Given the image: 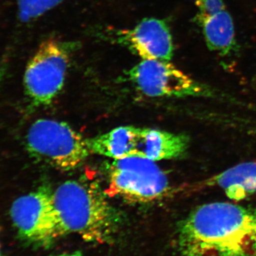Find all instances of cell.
I'll return each instance as SVG.
<instances>
[{
  "instance_id": "6da1fadb",
  "label": "cell",
  "mask_w": 256,
  "mask_h": 256,
  "mask_svg": "<svg viewBox=\"0 0 256 256\" xmlns=\"http://www.w3.org/2000/svg\"><path fill=\"white\" fill-rule=\"evenodd\" d=\"M178 242L184 256H256V208L202 205L180 224Z\"/></svg>"
},
{
  "instance_id": "7a4b0ae2",
  "label": "cell",
  "mask_w": 256,
  "mask_h": 256,
  "mask_svg": "<svg viewBox=\"0 0 256 256\" xmlns=\"http://www.w3.org/2000/svg\"><path fill=\"white\" fill-rule=\"evenodd\" d=\"M62 236L75 234L86 242H110L117 233L120 216L98 185L69 180L54 191Z\"/></svg>"
},
{
  "instance_id": "3957f363",
  "label": "cell",
  "mask_w": 256,
  "mask_h": 256,
  "mask_svg": "<svg viewBox=\"0 0 256 256\" xmlns=\"http://www.w3.org/2000/svg\"><path fill=\"white\" fill-rule=\"evenodd\" d=\"M92 153L111 159L138 158L160 161L182 158L188 148V138L154 129L121 126L88 139Z\"/></svg>"
},
{
  "instance_id": "277c9868",
  "label": "cell",
  "mask_w": 256,
  "mask_h": 256,
  "mask_svg": "<svg viewBox=\"0 0 256 256\" xmlns=\"http://www.w3.org/2000/svg\"><path fill=\"white\" fill-rule=\"evenodd\" d=\"M26 146L33 158L63 171L82 166L92 153L88 139L80 133L52 119H38L32 124Z\"/></svg>"
},
{
  "instance_id": "5b68a950",
  "label": "cell",
  "mask_w": 256,
  "mask_h": 256,
  "mask_svg": "<svg viewBox=\"0 0 256 256\" xmlns=\"http://www.w3.org/2000/svg\"><path fill=\"white\" fill-rule=\"evenodd\" d=\"M106 193L129 203L159 201L170 191L168 176L156 162L138 158L114 159L106 165Z\"/></svg>"
},
{
  "instance_id": "8992f818",
  "label": "cell",
  "mask_w": 256,
  "mask_h": 256,
  "mask_svg": "<svg viewBox=\"0 0 256 256\" xmlns=\"http://www.w3.org/2000/svg\"><path fill=\"white\" fill-rule=\"evenodd\" d=\"M76 46L75 42L50 38L38 47L24 75L25 92L34 105L50 106L60 94Z\"/></svg>"
},
{
  "instance_id": "52a82bcc",
  "label": "cell",
  "mask_w": 256,
  "mask_h": 256,
  "mask_svg": "<svg viewBox=\"0 0 256 256\" xmlns=\"http://www.w3.org/2000/svg\"><path fill=\"white\" fill-rule=\"evenodd\" d=\"M10 216L24 242L46 247L62 236L54 201V191L46 184L16 198Z\"/></svg>"
},
{
  "instance_id": "ba28073f",
  "label": "cell",
  "mask_w": 256,
  "mask_h": 256,
  "mask_svg": "<svg viewBox=\"0 0 256 256\" xmlns=\"http://www.w3.org/2000/svg\"><path fill=\"white\" fill-rule=\"evenodd\" d=\"M128 80L151 98L212 97L210 88L197 82L166 60H141L127 72Z\"/></svg>"
},
{
  "instance_id": "9c48e42d",
  "label": "cell",
  "mask_w": 256,
  "mask_h": 256,
  "mask_svg": "<svg viewBox=\"0 0 256 256\" xmlns=\"http://www.w3.org/2000/svg\"><path fill=\"white\" fill-rule=\"evenodd\" d=\"M112 40L142 60L170 62L174 54L172 36L165 21L146 18L129 30L114 32Z\"/></svg>"
},
{
  "instance_id": "30bf717a",
  "label": "cell",
  "mask_w": 256,
  "mask_h": 256,
  "mask_svg": "<svg viewBox=\"0 0 256 256\" xmlns=\"http://www.w3.org/2000/svg\"><path fill=\"white\" fill-rule=\"evenodd\" d=\"M196 22L208 48L226 56L237 47L235 26L224 0H194Z\"/></svg>"
},
{
  "instance_id": "8fae6325",
  "label": "cell",
  "mask_w": 256,
  "mask_h": 256,
  "mask_svg": "<svg viewBox=\"0 0 256 256\" xmlns=\"http://www.w3.org/2000/svg\"><path fill=\"white\" fill-rule=\"evenodd\" d=\"M204 185L222 188L234 201H242L256 194V162L242 163L212 176Z\"/></svg>"
},
{
  "instance_id": "7c38bea8",
  "label": "cell",
  "mask_w": 256,
  "mask_h": 256,
  "mask_svg": "<svg viewBox=\"0 0 256 256\" xmlns=\"http://www.w3.org/2000/svg\"><path fill=\"white\" fill-rule=\"evenodd\" d=\"M64 0H16L18 18L23 22L34 21L58 6Z\"/></svg>"
},
{
  "instance_id": "4fadbf2b",
  "label": "cell",
  "mask_w": 256,
  "mask_h": 256,
  "mask_svg": "<svg viewBox=\"0 0 256 256\" xmlns=\"http://www.w3.org/2000/svg\"><path fill=\"white\" fill-rule=\"evenodd\" d=\"M53 256H82L80 252H66V254H62L60 255Z\"/></svg>"
},
{
  "instance_id": "5bb4252c",
  "label": "cell",
  "mask_w": 256,
  "mask_h": 256,
  "mask_svg": "<svg viewBox=\"0 0 256 256\" xmlns=\"http://www.w3.org/2000/svg\"><path fill=\"white\" fill-rule=\"evenodd\" d=\"M0 256H3L2 252L1 249H0Z\"/></svg>"
}]
</instances>
